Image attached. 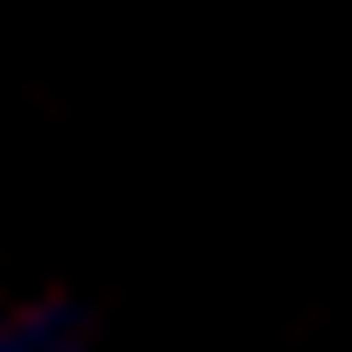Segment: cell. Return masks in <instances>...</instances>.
Here are the masks:
<instances>
[{
  "mask_svg": "<svg viewBox=\"0 0 352 352\" xmlns=\"http://www.w3.org/2000/svg\"><path fill=\"white\" fill-rule=\"evenodd\" d=\"M0 352H102V334L84 324V306L28 297V306H0Z\"/></svg>",
  "mask_w": 352,
  "mask_h": 352,
  "instance_id": "cell-1",
  "label": "cell"
}]
</instances>
